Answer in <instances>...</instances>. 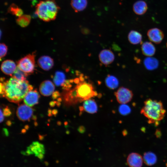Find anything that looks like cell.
Segmentation results:
<instances>
[{
    "label": "cell",
    "instance_id": "33",
    "mask_svg": "<svg viewBox=\"0 0 167 167\" xmlns=\"http://www.w3.org/2000/svg\"><path fill=\"white\" fill-rule=\"evenodd\" d=\"M156 136L159 138L161 136V131L157 129L155 132Z\"/></svg>",
    "mask_w": 167,
    "mask_h": 167
},
{
    "label": "cell",
    "instance_id": "35",
    "mask_svg": "<svg viewBox=\"0 0 167 167\" xmlns=\"http://www.w3.org/2000/svg\"><path fill=\"white\" fill-rule=\"evenodd\" d=\"M3 131L4 134L6 136H8L9 135V132L7 129L6 128H4L3 129Z\"/></svg>",
    "mask_w": 167,
    "mask_h": 167
},
{
    "label": "cell",
    "instance_id": "15",
    "mask_svg": "<svg viewBox=\"0 0 167 167\" xmlns=\"http://www.w3.org/2000/svg\"><path fill=\"white\" fill-rule=\"evenodd\" d=\"M37 63L42 69L48 71L50 70L54 65L53 59L50 57L44 55L41 57L38 60Z\"/></svg>",
    "mask_w": 167,
    "mask_h": 167
},
{
    "label": "cell",
    "instance_id": "14",
    "mask_svg": "<svg viewBox=\"0 0 167 167\" xmlns=\"http://www.w3.org/2000/svg\"><path fill=\"white\" fill-rule=\"evenodd\" d=\"M55 86L53 83L49 80L43 81L39 87L40 93L45 96H49L54 92Z\"/></svg>",
    "mask_w": 167,
    "mask_h": 167
},
{
    "label": "cell",
    "instance_id": "39",
    "mask_svg": "<svg viewBox=\"0 0 167 167\" xmlns=\"http://www.w3.org/2000/svg\"><path fill=\"white\" fill-rule=\"evenodd\" d=\"M39 138L40 140H42L44 139V137L41 135H39Z\"/></svg>",
    "mask_w": 167,
    "mask_h": 167
},
{
    "label": "cell",
    "instance_id": "12",
    "mask_svg": "<svg viewBox=\"0 0 167 167\" xmlns=\"http://www.w3.org/2000/svg\"><path fill=\"white\" fill-rule=\"evenodd\" d=\"M143 160L142 157L139 154L132 152L129 155L126 161L130 167H141Z\"/></svg>",
    "mask_w": 167,
    "mask_h": 167
},
{
    "label": "cell",
    "instance_id": "2",
    "mask_svg": "<svg viewBox=\"0 0 167 167\" xmlns=\"http://www.w3.org/2000/svg\"><path fill=\"white\" fill-rule=\"evenodd\" d=\"M166 112L161 101L149 98L144 101L140 110V113L147 119L148 123L156 126L163 119Z\"/></svg>",
    "mask_w": 167,
    "mask_h": 167
},
{
    "label": "cell",
    "instance_id": "11",
    "mask_svg": "<svg viewBox=\"0 0 167 167\" xmlns=\"http://www.w3.org/2000/svg\"><path fill=\"white\" fill-rule=\"evenodd\" d=\"M40 95L36 90L28 92L24 99V103L29 106H32L38 103Z\"/></svg>",
    "mask_w": 167,
    "mask_h": 167
},
{
    "label": "cell",
    "instance_id": "1",
    "mask_svg": "<svg viewBox=\"0 0 167 167\" xmlns=\"http://www.w3.org/2000/svg\"><path fill=\"white\" fill-rule=\"evenodd\" d=\"M0 83V95L10 102L18 103L24 99L27 93L33 90V87L26 80H19L12 77Z\"/></svg>",
    "mask_w": 167,
    "mask_h": 167
},
{
    "label": "cell",
    "instance_id": "34",
    "mask_svg": "<svg viewBox=\"0 0 167 167\" xmlns=\"http://www.w3.org/2000/svg\"><path fill=\"white\" fill-rule=\"evenodd\" d=\"M57 101H51L49 103V105L51 107H54L56 104Z\"/></svg>",
    "mask_w": 167,
    "mask_h": 167
},
{
    "label": "cell",
    "instance_id": "38",
    "mask_svg": "<svg viewBox=\"0 0 167 167\" xmlns=\"http://www.w3.org/2000/svg\"><path fill=\"white\" fill-rule=\"evenodd\" d=\"M12 123L10 120H8L6 122V124L8 126H10L11 125Z\"/></svg>",
    "mask_w": 167,
    "mask_h": 167
},
{
    "label": "cell",
    "instance_id": "10",
    "mask_svg": "<svg viewBox=\"0 0 167 167\" xmlns=\"http://www.w3.org/2000/svg\"><path fill=\"white\" fill-rule=\"evenodd\" d=\"M100 61L103 64L108 65L114 61L115 56L113 53L110 50L104 49L102 50L99 55Z\"/></svg>",
    "mask_w": 167,
    "mask_h": 167
},
{
    "label": "cell",
    "instance_id": "32",
    "mask_svg": "<svg viewBox=\"0 0 167 167\" xmlns=\"http://www.w3.org/2000/svg\"><path fill=\"white\" fill-rule=\"evenodd\" d=\"M4 115L3 114V112H2L1 109H0V122H1L4 120Z\"/></svg>",
    "mask_w": 167,
    "mask_h": 167
},
{
    "label": "cell",
    "instance_id": "43",
    "mask_svg": "<svg viewBox=\"0 0 167 167\" xmlns=\"http://www.w3.org/2000/svg\"><path fill=\"white\" fill-rule=\"evenodd\" d=\"M24 128L26 130H28L29 128V126L28 125H26L24 126Z\"/></svg>",
    "mask_w": 167,
    "mask_h": 167
},
{
    "label": "cell",
    "instance_id": "4",
    "mask_svg": "<svg viewBox=\"0 0 167 167\" xmlns=\"http://www.w3.org/2000/svg\"><path fill=\"white\" fill-rule=\"evenodd\" d=\"M59 9L54 0L41 1L36 6L35 14L41 20L49 22L55 19Z\"/></svg>",
    "mask_w": 167,
    "mask_h": 167
},
{
    "label": "cell",
    "instance_id": "13",
    "mask_svg": "<svg viewBox=\"0 0 167 167\" xmlns=\"http://www.w3.org/2000/svg\"><path fill=\"white\" fill-rule=\"evenodd\" d=\"M17 67L14 61L11 60H6L3 61L1 65V69L4 74L12 76Z\"/></svg>",
    "mask_w": 167,
    "mask_h": 167
},
{
    "label": "cell",
    "instance_id": "21",
    "mask_svg": "<svg viewBox=\"0 0 167 167\" xmlns=\"http://www.w3.org/2000/svg\"><path fill=\"white\" fill-rule=\"evenodd\" d=\"M71 4L75 11L78 12L82 11L86 8L88 1L87 0H71Z\"/></svg>",
    "mask_w": 167,
    "mask_h": 167
},
{
    "label": "cell",
    "instance_id": "16",
    "mask_svg": "<svg viewBox=\"0 0 167 167\" xmlns=\"http://www.w3.org/2000/svg\"><path fill=\"white\" fill-rule=\"evenodd\" d=\"M141 49L143 55L147 57H152L155 53L156 49L151 42L145 41L142 44Z\"/></svg>",
    "mask_w": 167,
    "mask_h": 167
},
{
    "label": "cell",
    "instance_id": "30",
    "mask_svg": "<svg viewBox=\"0 0 167 167\" xmlns=\"http://www.w3.org/2000/svg\"><path fill=\"white\" fill-rule=\"evenodd\" d=\"M2 112L4 116L6 117L9 116L11 114L10 109L7 106L3 109Z\"/></svg>",
    "mask_w": 167,
    "mask_h": 167
},
{
    "label": "cell",
    "instance_id": "6",
    "mask_svg": "<svg viewBox=\"0 0 167 167\" xmlns=\"http://www.w3.org/2000/svg\"><path fill=\"white\" fill-rule=\"evenodd\" d=\"M22 154L26 155H29L31 154H34L40 160L42 159L44 157L45 153V149L44 145L36 141L33 142Z\"/></svg>",
    "mask_w": 167,
    "mask_h": 167
},
{
    "label": "cell",
    "instance_id": "29",
    "mask_svg": "<svg viewBox=\"0 0 167 167\" xmlns=\"http://www.w3.org/2000/svg\"><path fill=\"white\" fill-rule=\"evenodd\" d=\"M0 58L1 59L6 54L8 48L7 46L4 43H2L0 44Z\"/></svg>",
    "mask_w": 167,
    "mask_h": 167
},
{
    "label": "cell",
    "instance_id": "19",
    "mask_svg": "<svg viewBox=\"0 0 167 167\" xmlns=\"http://www.w3.org/2000/svg\"><path fill=\"white\" fill-rule=\"evenodd\" d=\"M129 42L133 45H137L142 42V36L139 32L135 30H131L128 36Z\"/></svg>",
    "mask_w": 167,
    "mask_h": 167
},
{
    "label": "cell",
    "instance_id": "44",
    "mask_svg": "<svg viewBox=\"0 0 167 167\" xmlns=\"http://www.w3.org/2000/svg\"><path fill=\"white\" fill-rule=\"evenodd\" d=\"M57 101L60 102L62 101V98L60 97L58 98L57 99Z\"/></svg>",
    "mask_w": 167,
    "mask_h": 167
},
{
    "label": "cell",
    "instance_id": "8",
    "mask_svg": "<svg viewBox=\"0 0 167 167\" xmlns=\"http://www.w3.org/2000/svg\"><path fill=\"white\" fill-rule=\"evenodd\" d=\"M33 110L29 106L25 104L20 105L17 109L16 114L20 120L24 121L29 120L32 116Z\"/></svg>",
    "mask_w": 167,
    "mask_h": 167
},
{
    "label": "cell",
    "instance_id": "36",
    "mask_svg": "<svg viewBox=\"0 0 167 167\" xmlns=\"http://www.w3.org/2000/svg\"><path fill=\"white\" fill-rule=\"evenodd\" d=\"M58 112V110L56 109H55L52 110V113L55 116L57 114Z\"/></svg>",
    "mask_w": 167,
    "mask_h": 167
},
{
    "label": "cell",
    "instance_id": "7",
    "mask_svg": "<svg viewBox=\"0 0 167 167\" xmlns=\"http://www.w3.org/2000/svg\"><path fill=\"white\" fill-rule=\"evenodd\" d=\"M117 101L121 104H126L132 99L133 94L129 89L122 87L119 88L115 93Z\"/></svg>",
    "mask_w": 167,
    "mask_h": 167
},
{
    "label": "cell",
    "instance_id": "40",
    "mask_svg": "<svg viewBox=\"0 0 167 167\" xmlns=\"http://www.w3.org/2000/svg\"><path fill=\"white\" fill-rule=\"evenodd\" d=\"M56 104L59 107V106H60V105H61V103H60V102L57 101Z\"/></svg>",
    "mask_w": 167,
    "mask_h": 167
},
{
    "label": "cell",
    "instance_id": "23",
    "mask_svg": "<svg viewBox=\"0 0 167 167\" xmlns=\"http://www.w3.org/2000/svg\"><path fill=\"white\" fill-rule=\"evenodd\" d=\"M105 82L107 87L112 89L117 88L119 85L118 79L115 76L111 75H109L107 76Z\"/></svg>",
    "mask_w": 167,
    "mask_h": 167
},
{
    "label": "cell",
    "instance_id": "26",
    "mask_svg": "<svg viewBox=\"0 0 167 167\" xmlns=\"http://www.w3.org/2000/svg\"><path fill=\"white\" fill-rule=\"evenodd\" d=\"M8 12L18 17L22 15L23 14L22 10L14 3L10 5L8 9Z\"/></svg>",
    "mask_w": 167,
    "mask_h": 167
},
{
    "label": "cell",
    "instance_id": "28",
    "mask_svg": "<svg viewBox=\"0 0 167 167\" xmlns=\"http://www.w3.org/2000/svg\"><path fill=\"white\" fill-rule=\"evenodd\" d=\"M120 113L123 115H126L129 114L131 112L130 107L126 104H121L119 108Z\"/></svg>",
    "mask_w": 167,
    "mask_h": 167
},
{
    "label": "cell",
    "instance_id": "45",
    "mask_svg": "<svg viewBox=\"0 0 167 167\" xmlns=\"http://www.w3.org/2000/svg\"><path fill=\"white\" fill-rule=\"evenodd\" d=\"M57 124L58 125H61V123L60 122V121L59 122V121L58 122H57Z\"/></svg>",
    "mask_w": 167,
    "mask_h": 167
},
{
    "label": "cell",
    "instance_id": "22",
    "mask_svg": "<svg viewBox=\"0 0 167 167\" xmlns=\"http://www.w3.org/2000/svg\"><path fill=\"white\" fill-rule=\"evenodd\" d=\"M143 160L144 163L146 165L152 166L156 163L157 158L154 153L151 152H148L144 153Z\"/></svg>",
    "mask_w": 167,
    "mask_h": 167
},
{
    "label": "cell",
    "instance_id": "47",
    "mask_svg": "<svg viewBox=\"0 0 167 167\" xmlns=\"http://www.w3.org/2000/svg\"><path fill=\"white\" fill-rule=\"evenodd\" d=\"M166 47H167V43H166Z\"/></svg>",
    "mask_w": 167,
    "mask_h": 167
},
{
    "label": "cell",
    "instance_id": "5",
    "mask_svg": "<svg viewBox=\"0 0 167 167\" xmlns=\"http://www.w3.org/2000/svg\"><path fill=\"white\" fill-rule=\"evenodd\" d=\"M35 53L28 54L19 60L17 66L28 75L34 71L35 69Z\"/></svg>",
    "mask_w": 167,
    "mask_h": 167
},
{
    "label": "cell",
    "instance_id": "42",
    "mask_svg": "<svg viewBox=\"0 0 167 167\" xmlns=\"http://www.w3.org/2000/svg\"><path fill=\"white\" fill-rule=\"evenodd\" d=\"M26 132V129H23L21 130V132L22 133H25Z\"/></svg>",
    "mask_w": 167,
    "mask_h": 167
},
{
    "label": "cell",
    "instance_id": "31",
    "mask_svg": "<svg viewBox=\"0 0 167 167\" xmlns=\"http://www.w3.org/2000/svg\"><path fill=\"white\" fill-rule=\"evenodd\" d=\"M60 96V94L58 91H55L52 94V98L53 99L55 100L58 98V97Z\"/></svg>",
    "mask_w": 167,
    "mask_h": 167
},
{
    "label": "cell",
    "instance_id": "25",
    "mask_svg": "<svg viewBox=\"0 0 167 167\" xmlns=\"http://www.w3.org/2000/svg\"><path fill=\"white\" fill-rule=\"evenodd\" d=\"M16 19L17 24L21 27L25 28L28 25L31 20V17L28 15H23Z\"/></svg>",
    "mask_w": 167,
    "mask_h": 167
},
{
    "label": "cell",
    "instance_id": "17",
    "mask_svg": "<svg viewBox=\"0 0 167 167\" xmlns=\"http://www.w3.org/2000/svg\"><path fill=\"white\" fill-rule=\"evenodd\" d=\"M83 107L85 111L91 114L96 113L98 109L96 102L91 98L84 101Z\"/></svg>",
    "mask_w": 167,
    "mask_h": 167
},
{
    "label": "cell",
    "instance_id": "37",
    "mask_svg": "<svg viewBox=\"0 0 167 167\" xmlns=\"http://www.w3.org/2000/svg\"><path fill=\"white\" fill-rule=\"evenodd\" d=\"M48 113L49 116L50 117L52 116L53 114L52 113V110L50 109H49L48 111Z\"/></svg>",
    "mask_w": 167,
    "mask_h": 167
},
{
    "label": "cell",
    "instance_id": "3",
    "mask_svg": "<svg viewBox=\"0 0 167 167\" xmlns=\"http://www.w3.org/2000/svg\"><path fill=\"white\" fill-rule=\"evenodd\" d=\"M80 80L75 88L66 94V101L76 103L91 99L96 95V93L91 84L83 81V79Z\"/></svg>",
    "mask_w": 167,
    "mask_h": 167
},
{
    "label": "cell",
    "instance_id": "20",
    "mask_svg": "<svg viewBox=\"0 0 167 167\" xmlns=\"http://www.w3.org/2000/svg\"><path fill=\"white\" fill-rule=\"evenodd\" d=\"M144 66L146 69L149 70H153L156 69L159 65L158 60L155 58L148 57L143 61Z\"/></svg>",
    "mask_w": 167,
    "mask_h": 167
},
{
    "label": "cell",
    "instance_id": "46",
    "mask_svg": "<svg viewBox=\"0 0 167 167\" xmlns=\"http://www.w3.org/2000/svg\"><path fill=\"white\" fill-rule=\"evenodd\" d=\"M34 125L35 126H37V122H34Z\"/></svg>",
    "mask_w": 167,
    "mask_h": 167
},
{
    "label": "cell",
    "instance_id": "24",
    "mask_svg": "<svg viewBox=\"0 0 167 167\" xmlns=\"http://www.w3.org/2000/svg\"><path fill=\"white\" fill-rule=\"evenodd\" d=\"M66 80V76L63 72L59 71L55 72L53 77V81L55 85L62 86Z\"/></svg>",
    "mask_w": 167,
    "mask_h": 167
},
{
    "label": "cell",
    "instance_id": "41",
    "mask_svg": "<svg viewBox=\"0 0 167 167\" xmlns=\"http://www.w3.org/2000/svg\"><path fill=\"white\" fill-rule=\"evenodd\" d=\"M32 119L35 121L36 120L37 118L36 116L35 115H33L32 116Z\"/></svg>",
    "mask_w": 167,
    "mask_h": 167
},
{
    "label": "cell",
    "instance_id": "9",
    "mask_svg": "<svg viewBox=\"0 0 167 167\" xmlns=\"http://www.w3.org/2000/svg\"><path fill=\"white\" fill-rule=\"evenodd\" d=\"M147 34L149 39L151 42L156 44L161 43L164 37L163 32L157 28L149 29L148 31Z\"/></svg>",
    "mask_w": 167,
    "mask_h": 167
},
{
    "label": "cell",
    "instance_id": "18",
    "mask_svg": "<svg viewBox=\"0 0 167 167\" xmlns=\"http://www.w3.org/2000/svg\"><path fill=\"white\" fill-rule=\"evenodd\" d=\"M147 8L146 3L142 0L136 2L133 6L134 11L138 15H142L144 14L146 11Z\"/></svg>",
    "mask_w": 167,
    "mask_h": 167
},
{
    "label": "cell",
    "instance_id": "27",
    "mask_svg": "<svg viewBox=\"0 0 167 167\" xmlns=\"http://www.w3.org/2000/svg\"><path fill=\"white\" fill-rule=\"evenodd\" d=\"M28 75V74L22 71L17 66L15 71L12 76L19 80L23 81L26 80Z\"/></svg>",
    "mask_w": 167,
    "mask_h": 167
}]
</instances>
